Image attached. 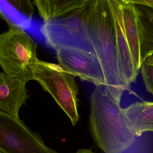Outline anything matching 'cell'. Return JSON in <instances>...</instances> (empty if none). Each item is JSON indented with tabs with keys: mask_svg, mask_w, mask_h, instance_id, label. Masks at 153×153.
<instances>
[{
	"mask_svg": "<svg viewBox=\"0 0 153 153\" xmlns=\"http://www.w3.org/2000/svg\"><path fill=\"white\" fill-rule=\"evenodd\" d=\"M122 96L97 85L90 98L89 128L95 143L105 153H123L136 142L120 107Z\"/></svg>",
	"mask_w": 153,
	"mask_h": 153,
	"instance_id": "6da1fadb",
	"label": "cell"
},
{
	"mask_svg": "<svg viewBox=\"0 0 153 153\" xmlns=\"http://www.w3.org/2000/svg\"><path fill=\"white\" fill-rule=\"evenodd\" d=\"M87 28L103 70L104 86L111 91L128 90L121 79L115 24L106 0H94L88 14Z\"/></svg>",
	"mask_w": 153,
	"mask_h": 153,
	"instance_id": "7a4b0ae2",
	"label": "cell"
},
{
	"mask_svg": "<svg viewBox=\"0 0 153 153\" xmlns=\"http://www.w3.org/2000/svg\"><path fill=\"white\" fill-rule=\"evenodd\" d=\"M93 1L45 21L40 31L46 44L56 51L72 48L96 55L87 28L88 14Z\"/></svg>",
	"mask_w": 153,
	"mask_h": 153,
	"instance_id": "3957f363",
	"label": "cell"
},
{
	"mask_svg": "<svg viewBox=\"0 0 153 153\" xmlns=\"http://www.w3.org/2000/svg\"><path fill=\"white\" fill-rule=\"evenodd\" d=\"M37 45L17 26L0 35V67L4 72L27 83L33 80L32 67L38 59Z\"/></svg>",
	"mask_w": 153,
	"mask_h": 153,
	"instance_id": "277c9868",
	"label": "cell"
},
{
	"mask_svg": "<svg viewBox=\"0 0 153 153\" xmlns=\"http://www.w3.org/2000/svg\"><path fill=\"white\" fill-rule=\"evenodd\" d=\"M33 80L49 93L67 114L73 126L79 120L78 87L75 76L60 65L38 60L32 67Z\"/></svg>",
	"mask_w": 153,
	"mask_h": 153,
	"instance_id": "5b68a950",
	"label": "cell"
},
{
	"mask_svg": "<svg viewBox=\"0 0 153 153\" xmlns=\"http://www.w3.org/2000/svg\"><path fill=\"white\" fill-rule=\"evenodd\" d=\"M0 151L3 153H57L19 118L0 111Z\"/></svg>",
	"mask_w": 153,
	"mask_h": 153,
	"instance_id": "8992f818",
	"label": "cell"
},
{
	"mask_svg": "<svg viewBox=\"0 0 153 153\" xmlns=\"http://www.w3.org/2000/svg\"><path fill=\"white\" fill-rule=\"evenodd\" d=\"M56 53L59 65L74 76L96 86L106 85L103 70L96 55L72 48H61Z\"/></svg>",
	"mask_w": 153,
	"mask_h": 153,
	"instance_id": "52a82bcc",
	"label": "cell"
},
{
	"mask_svg": "<svg viewBox=\"0 0 153 153\" xmlns=\"http://www.w3.org/2000/svg\"><path fill=\"white\" fill-rule=\"evenodd\" d=\"M113 17L116 29L119 62L121 79L128 90L135 82L138 72L136 71L127 40L123 19V2L121 0H106Z\"/></svg>",
	"mask_w": 153,
	"mask_h": 153,
	"instance_id": "ba28073f",
	"label": "cell"
},
{
	"mask_svg": "<svg viewBox=\"0 0 153 153\" xmlns=\"http://www.w3.org/2000/svg\"><path fill=\"white\" fill-rule=\"evenodd\" d=\"M24 81L0 72V111L16 118L29 97Z\"/></svg>",
	"mask_w": 153,
	"mask_h": 153,
	"instance_id": "9c48e42d",
	"label": "cell"
},
{
	"mask_svg": "<svg viewBox=\"0 0 153 153\" xmlns=\"http://www.w3.org/2000/svg\"><path fill=\"white\" fill-rule=\"evenodd\" d=\"M131 132L136 137L153 132V102H136L123 108Z\"/></svg>",
	"mask_w": 153,
	"mask_h": 153,
	"instance_id": "30bf717a",
	"label": "cell"
},
{
	"mask_svg": "<svg viewBox=\"0 0 153 153\" xmlns=\"http://www.w3.org/2000/svg\"><path fill=\"white\" fill-rule=\"evenodd\" d=\"M139 40L140 64L153 54V8L134 4Z\"/></svg>",
	"mask_w": 153,
	"mask_h": 153,
	"instance_id": "8fae6325",
	"label": "cell"
},
{
	"mask_svg": "<svg viewBox=\"0 0 153 153\" xmlns=\"http://www.w3.org/2000/svg\"><path fill=\"white\" fill-rule=\"evenodd\" d=\"M123 12L126 37L131 51L134 65L136 71L138 72L141 66L139 35L134 4H127L123 2Z\"/></svg>",
	"mask_w": 153,
	"mask_h": 153,
	"instance_id": "7c38bea8",
	"label": "cell"
},
{
	"mask_svg": "<svg viewBox=\"0 0 153 153\" xmlns=\"http://www.w3.org/2000/svg\"><path fill=\"white\" fill-rule=\"evenodd\" d=\"M92 0H50L51 18L57 17L77 9Z\"/></svg>",
	"mask_w": 153,
	"mask_h": 153,
	"instance_id": "4fadbf2b",
	"label": "cell"
},
{
	"mask_svg": "<svg viewBox=\"0 0 153 153\" xmlns=\"http://www.w3.org/2000/svg\"><path fill=\"white\" fill-rule=\"evenodd\" d=\"M13 8L23 16L32 19L35 8L30 0H6Z\"/></svg>",
	"mask_w": 153,
	"mask_h": 153,
	"instance_id": "5bb4252c",
	"label": "cell"
},
{
	"mask_svg": "<svg viewBox=\"0 0 153 153\" xmlns=\"http://www.w3.org/2000/svg\"><path fill=\"white\" fill-rule=\"evenodd\" d=\"M140 69L146 90L153 96V66L146 64L143 62Z\"/></svg>",
	"mask_w": 153,
	"mask_h": 153,
	"instance_id": "9a60e30c",
	"label": "cell"
},
{
	"mask_svg": "<svg viewBox=\"0 0 153 153\" xmlns=\"http://www.w3.org/2000/svg\"><path fill=\"white\" fill-rule=\"evenodd\" d=\"M33 4L36 5L40 17L44 22L51 17L52 9L50 0H33Z\"/></svg>",
	"mask_w": 153,
	"mask_h": 153,
	"instance_id": "2e32d148",
	"label": "cell"
},
{
	"mask_svg": "<svg viewBox=\"0 0 153 153\" xmlns=\"http://www.w3.org/2000/svg\"><path fill=\"white\" fill-rule=\"evenodd\" d=\"M127 4H141L153 8V0H121Z\"/></svg>",
	"mask_w": 153,
	"mask_h": 153,
	"instance_id": "e0dca14e",
	"label": "cell"
},
{
	"mask_svg": "<svg viewBox=\"0 0 153 153\" xmlns=\"http://www.w3.org/2000/svg\"><path fill=\"white\" fill-rule=\"evenodd\" d=\"M143 62L146 64L153 66V54L147 56Z\"/></svg>",
	"mask_w": 153,
	"mask_h": 153,
	"instance_id": "ac0fdd59",
	"label": "cell"
},
{
	"mask_svg": "<svg viewBox=\"0 0 153 153\" xmlns=\"http://www.w3.org/2000/svg\"><path fill=\"white\" fill-rule=\"evenodd\" d=\"M75 153H94L91 149H82L78 150Z\"/></svg>",
	"mask_w": 153,
	"mask_h": 153,
	"instance_id": "d6986e66",
	"label": "cell"
},
{
	"mask_svg": "<svg viewBox=\"0 0 153 153\" xmlns=\"http://www.w3.org/2000/svg\"><path fill=\"white\" fill-rule=\"evenodd\" d=\"M0 153H3L2 152H1V151H0Z\"/></svg>",
	"mask_w": 153,
	"mask_h": 153,
	"instance_id": "ffe728a7",
	"label": "cell"
}]
</instances>
